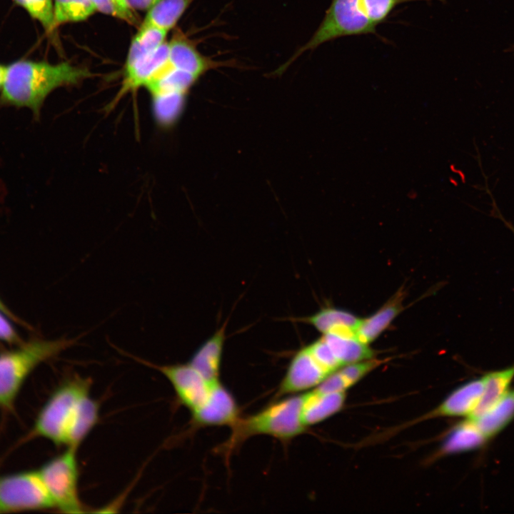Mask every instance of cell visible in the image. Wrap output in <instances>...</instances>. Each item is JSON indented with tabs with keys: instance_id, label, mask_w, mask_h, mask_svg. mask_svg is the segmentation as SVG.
Listing matches in <instances>:
<instances>
[{
	"instance_id": "30",
	"label": "cell",
	"mask_w": 514,
	"mask_h": 514,
	"mask_svg": "<svg viewBox=\"0 0 514 514\" xmlns=\"http://www.w3.org/2000/svg\"><path fill=\"white\" fill-rule=\"evenodd\" d=\"M1 311V310H0ZM0 341L7 343L17 342L19 336L6 317L0 312Z\"/></svg>"
},
{
	"instance_id": "10",
	"label": "cell",
	"mask_w": 514,
	"mask_h": 514,
	"mask_svg": "<svg viewBox=\"0 0 514 514\" xmlns=\"http://www.w3.org/2000/svg\"><path fill=\"white\" fill-rule=\"evenodd\" d=\"M328 376L304 346L291 359L276 397L301 394L316 387Z\"/></svg>"
},
{
	"instance_id": "14",
	"label": "cell",
	"mask_w": 514,
	"mask_h": 514,
	"mask_svg": "<svg viewBox=\"0 0 514 514\" xmlns=\"http://www.w3.org/2000/svg\"><path fill=\"white\" fill-rule=\"evenodd\" d=\"M345 401L344 392L323 393L316 388L302 393L301 419L307 428L338 412Z\"/></svg>"
},
{
	"instance_id": "7",
	"label": "cell",
	"mask_w": 514,
	"mask_h": 514,
	"mask_svg": "<svg viewBox=\"0 0 514 514\" xmlns=\"http://www.w3.org/2000/svg\"><path fill=\"white\" fill-rule=\"evenodd\" d=\"M54 508L37 470L0 475V513Z\"/></svg>"
},
{
	"instance_id": "11",
	"label": "cell",
	"mask_w": 514,
	"mask_h": 514,
	"mask_svg": "<svg viewBox=\"0 0 514 514\" xmlns=\"http://www.w3.org/2000/svg\"><path fill=\"white\" fill-rule=\"evenodd\" d=\"M168 61L174 69L184 71L200 78L207 71L221 67L235 66L230 61H216L203 55L194 42L178 31L168 42Z\"/></svg>"
},
{
	"instance_id": "32",
	"label": "cell",
	"mask_w": 514,
	"mask_h": 514,
	"mask_svg": "<svg viewBox=\"0 0 514 514\" xmlns=\"http://www.w3.org/2000/svg\"><path fill=\"white\" fill-rule=\"evenodd\" d=\"M114 1L121 14V19L131 25H135L137 23L136 16L133 12V10L128 5L126 0Z\"/></svg>"
},
{
	"instance_id": "6",
	"label": "cell",
	"mask_w": 514,
	"mask_h": 514,
	"mask_svg": "<svg viewBox=\"0 0 514 514\" xmlns=\"http://www.w3.org/2000/svg\"><path fill=\"white\" fill-rule=\"evenodd\" d=\"M76 450L77 448L67 447L37 469L54 507L64 513H85L79 495Z\"/></svg>"
},
{
	"instance_id": "12",
	"label": "cell",
	"mask_w": 514,
	"mask_h": 514,
	"mask_svg": "<svg viewBox=\"0 0 514 514\" xmlns=\"http://www.w3.org/2000/svg\"><path fill=\"white\" fill-rule=\"evenodd\" d=\"M226 328L225 323L196 349L188 361L210 383L220 381Z\"/></svg>"
},
{
	"instance_id": "16",
	"label": "cell",
	"mask_w": 514,
	"mask_h": 514,
	"mask_svg": "<svg viewBox=\"0 0 514 514\" xmlns=\"http://www.w3.org/2000/svg\"><path fill=\"white\" fill-rule=\"evenodd\" d=\"M361 320L346 311L326 307L303 318L302 321L312 326L322 334L356 336Z\"/></svg>"
},
{
	"instance_id": "15",
	"label": "cell",
	"mask_w": 514,
	"mask_h": 514,
	"mask_svg": "<svg viewBox=\"0 0 514 514\" xmlns=\"http://www.w3.org/2000/svg\"><path fill=\"white\" fill-rule=\"evenodd\" d=\"M483 378L473 380L455 390L433 412V415L470 416L483 390Z\"/></svg>"
},
{
	"instance_id": "35",
	"label": "cell",
	"mask_w": 514,
	"mask_h": 514,
	"mask_svg": "<svg viewBox=\"0 0 514 514\" xmlns=\"http://www.w3.org/2000/svg\"><path fill=\"white\" fill-rule=\"evenodd\" d=\"M0 310L2 311H5V307L4 306L3 303L0 301Z\"/></svg>"
},
{
	"instance_id": "4",
	"label": "cell",
	"mask_w": 514,
	"mask_h": 514,
	"mask_svg": "<svg viewBox=\"0 0 514 514\" xmlns=\"http://www.w3.org/2000/svg\"><path fill=\"white\" fill-rule=\"evenodd\" d=\"M302 393L276 400L255 414L239 418L231 427V434L223 448L228 453L250 437L266 435L288 440L306 428L301 419Z\"/></svg>"
},
{
	"instance_id": "36",
	"label": "cell",
	"mask_w": 514,
	"mask_h": 514,
	"mask_svg": "<svg viewBox=\"0 0 514 514\" xmlns=\"http://www.w3.org/2000/svg\"><path fill=\"white\" fill-rule=\"evenodd\" d=\"M513 233H514V230H513Z\"/></svg>"
},
{
	"instance_id": "8",
	"label": "cell",
	"mask_w": 514,
	"mask_h": 514,
	"mask_svg": "<svg viewBox=\"0 0 514 514\" xmlns=\"http://www.w3.org/2000/svg\"><path fill=\"white\" fill-rule=\"evenodd\" d=\"M136 359L161 373L171 384L177 400L191 413L201 407L207 399L213 383L208 382L188 362L158 365Z\"/></svg>"
},
{
	"instance_id": "34",
	"label": "cell",
	"mask_w": 514,
	"mask_h": 514,
	"mask_svg": "<svg viewBox=\"0 0 514 514\" xmlns=\"http://www.w3.org/2000/svg\"><path fill=\"white\" fill-rule=\"evenodd\" d=\"M6 67V65L1 64H0V90H1V86H2L3 81H4V78Z\"/></svg>"
},
{
	"instance_id": "19",
	"label": "cell",
	"mask_w": 514,
	"mask_h": 514,
	"mask_svg": "<svg viewBox=\"0 0 514 514\" xmlns=\"http://www.w3.org/2000/svg\"><path fill=\"white\" fill-rule=\"evenodd\" d=\"M483 378V390L480 401L468 417L475 419L494 405L508 390L514 378V366L487 373Z\"/></svg>"
},
{
	"instance_id": "9",
	"label": "cell",
	"mask_w": 514,
	"mask_h": 514,
	"mask_svg": "<svg viewBox=\"0 0 514 514\" xmlns=\"http://www.w3.org/2000/svg\"><path fill=\"white\" fill-rule=\"evenodd\" d=\"M191 416L197 427H231L240 418L239 408L233 394L218 381L212 383L207 399Z\"/></svg>"
},
{
	"instance_id": "3",
	"label": "cell",
	"mask_w": 514,
	"mask_h": 514,
	"mask_svg": "<svg viewBox=\"0 0 514 514\" xmlns=\"http://www.w3.org/2000/svg\"><path fill=\"white\" fill-rule=\"evenodd\" d=\"M78 338H35L0 353V407L13 405L23 384L41 363L74 346Z\"/></svg>"
},
{
	"instance_id": "13",
	"label": "cell",
	"mask_w": 514,
	"mask_h": 514,
	"mask_svg": "<svg viewBox=\"0 0 514 514\" xmlns=\"http://www.w3.org/2000/svg\"><path fill=\"white\" fill-rule=\"evenodd\" d=\"M168 42H164L156 50L124 69V79L117 98L128 92L135 91L146 84L168 61Z\"/></svg>"
},
{
	"instance_id": "28",
	"label": "cell",
	"mask_w": 514,
	"mask_h": 514,
	"mask_svg": "<svg viewBox=\"0 0 514 514\" xmlns=\"http://www.w3.org/2000/svg\"><path fill=\"white\" fill-rule=\"evenodd\" d=\"M381 363L377 360H364L345 365L338 371L351 386Z\"/></svg>"
},
{
	"instance_id": "5",
	"label": "cell",
	"mask_w": 514,
	"mask_h": 514,
	"mask_svg": "<svg viewBox=\"0 0 514 514\" xmlns=\"http://www.w3.org/2000/svg\"><path fill=\"white\" fill-rule=\"evenodd\" d=\"M376 34L375 26L364 13L361 0H332L325 16L309 41L275 72L282 74L298 57L336 39Z\"/></svg>"
},
{
	"instance_id": "18",
	"label": "cell",
	"mask_w": 514,
	"mask_h": 514,
	"mask_svg": "<svg viewBox=\"0 0 514 514\" xmlns=\"http://www.w3.org/2000/svg\"><path fill=\"white\" fill-rule=\"evenodd\" d=\"M513 418L514 390H510L485 413L471 420L489 440L500 433Z\"/></svg>"
},
{
	"instance_id": "21",
	"label": "cell",
	"mask_w": 514,
	"mask_h": 514,
	"mask_svg": "<svg viewBox=\"0 0 514 514\" xmlns=\"http://www.w3.org/2000/svg\"><path fill=\"white\" fill-rule=\"evenodd\" d=\"M168 31L151 24L142 23L133 38L124 69L148 56L166 42Z\"/></svg>"
},
{
	"instance_id": "17",
	"label": "cell",
	"mask_w": 514,
	"mask_h": 514,
	"mask_svg": "<svg viewBox=\"0 0 514 514\" xmlns=\"http://www.w3.org/2000/svg\"><path fill=\"white\" fill-rule=\"evenodd\" d=\"M404 292L398 291L383 307L370 317L362 319L356 337L368 344L376 339L403 309Z\"/></svg>"
},
{
	"instance_id": "29",
	"label": "cell",
	"mask_w": 514,
	"mask_h": 514,
	"mask_svg": "<svg viewBox=\"0 0 514 514\" xmlns=\"http://www.w3.org/2000/svg\"><path fill=\"white\" fill-rule=\"evenodd\" d=\"M351 386L338 370L328 375L315 388L323 393L345 392Z\"/></svg>"
},
{
	"instance_id": "25",
	"label": "cell",
	"mask_w": 514,
	"mask_h": 514,
	"mask_svg": "<svg viewBox=\"0 0 514 514\" xmlns=\"http://www.w3.org/2000/svg\"><path fill=\"white\" fill-rule=\"evenodd\" d=\"M37 20L47 31L55 29L53 0H14Z\"/></svg>"
},
{
	"instance_id": "27",
	"label": "cell",
	"mask_w": 514,
	"mask_h": 514,
	"mask_svg": "<svg viewBox=\"0 0 514 514\" xmlns=\"http://www.w3.org/2000/svg\"><path fill=\"white\" fill-rule=\"evenodd\" d=\"M410 1L415 0H361V4L368 19L377 26L387 20L398 5Z\"/></svg>"
},
{
	"instance_id": "26",
	"label": "cell",
	"mask_w": 514,
	"mask_h": 514,
	"mask_svg": "<svg viewBox=\"0 0 514 514\" xmlns=\"http://www.w3.org/2000/svg\"><path fill=\"white\" fill-rule=\"evenodd\" d=\"M305 348L328 375L342 367L341 363L323 336L306 346Z\"/></svg>"
},
{
	"instance_id": "1",
	"label": "cell",
	"mask_w": 514,
	"mask_h": 514,
	"mask_svg": "<svg viewBox=\"0 0 514 514\" xmlns=\"http://www.w3.org/2000/svg\"><path fill=\"white\" fill-rule=\"evenodd\" d=\"M91 388L89 378L75 375L64 381L40 409L30 436L78 449L99 419V405Z\"/></svg>"
},
{
	"instance_id": "22",
	"label": "cell",
	"mask_w": 514,
	"mask_h": 514,
	"mask_svg": "<svg viewBox=\"0 0 514 514\" xmlns=\"http://www.w3.org/2000/svg\"><path fill=\"white\" fill-rule=\"evenodd\" d=\"M487 440L475 423L468 418L451 430L443 445V450L445 453L467 451L480 447Z\"/></svg>"
},
{
	"instance_id": "24",
	"label": "cell",
	"mask_w": 514,
	"mask_h": 514,
	"mask_svg": "<svg viewBox=\"0 0 514 514\" xmlns=\"http://www.w3.org/2000/svg\"><path fill=\"white\" fill-rule=\"evenodd\" d=\"M55 28L71 22L84 21L96 9L91 0H53Z\"/></svg>"
},
{
	"instance_id": "23",
	"label": "cell",
	"mask_w": 514,
	"mask_h": 514,
	"mask_svg": "<svg viewBox=\"0 0 514 514\" xmlns=\"http://www.w3.org/2000/svg\"><path fill=\"white\" fill-rule=\"evenodd\" d=\"M194 0H161L149 10L143 21L168 31Z\"/></svg>"
},
{
	"instance_id": "31",
	"label": "cell",
	"mask_w": 514,
	"mask_h": 514,
	"mask_svg": "<svg viewBox=\"0 0 514 514\" xmlns=\"http://www.w3.org/2000/svg\"><path fill=\"white\" fill-rule=\"evenodd\" d=\"M96 11L121 19V14L114 0H91Z\"/></svg>"
},
{
	"instance_id": "20",
	"label": "cell",
	"mask_w": 514,
	"mask_h": 514,
	"mask_svg": "<svg viewBox=\"0 0 514 514\" xmlns=\"http://www.w3.org/2000/svg\"><path fill=\"white\" fill-rule=\"evenodd\" d=\"M322 336L342 366L371 359L374 356L373 350L368 346V344L362 343L356 336L334 333H326Z\"/></svg>"
},
{
	"instance_id": "33",
	"label": "cell",
	"mask_w": 514,
	"mask_h": 514,
	"mask_svg": "<svg viewBox=\"0 0 514 514\" xmlns=\"http://www.w3.org/2000/svg\"><path fill=\"white\" fill-rule=\"evenodd\" d=\"M161 0H126L129 7L132 9L141 11L149 10Z\"/></svg>"
},
{
	"instance_id": "2",
	"label": "cell",
	"mask_w": 514,
	"mask_h": 514,
	"mask_svg": "<svg viewBox=\"0 0 514 514\" xmlns=\"http://www.w3.org/2000/svg\"><path fill=\"white\" fill-rule=\"evenodd\" d=\"M92 76L86 68L67 62L19 60L6 65L0 90V106L29 109L39 119L45 99L54 90Z\"/></svg>"
}]
</instances>
